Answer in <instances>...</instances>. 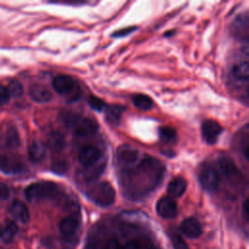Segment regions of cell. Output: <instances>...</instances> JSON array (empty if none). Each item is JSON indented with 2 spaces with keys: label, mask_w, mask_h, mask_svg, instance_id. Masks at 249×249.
Wrapping results in <instances>:
<instances>
[{
  "label": "cell",
  "mask_w": 249,
  "mask_h": 249,
  "mask_svg": "<svg viewBox=\"0 0 249 249\" xmlns=\"http://www.w3.org/2000/svg\"><path fill=\"white\" fill-rule=\"evenodd\" d=\"M201 132L208 144H215L222 132V126L215 121L206 120L201 124Z\"/></svg>",
  "instance_id": "obj_8"
},
{
  "label": "cell",
  "mask_w": 249,
  "mask_h": 249,
  "mask_svg": "<svg viewBox=\"0 0 249 249\" xmlns=\"http://www.w3.org/2000/svg\"><path fill=\"white\" fill-rule=\"evenodd\" d=\"M53 87L59 94H68L76 87L74 79L69 75H57L53 80Z\"/></svg>",
  "instance_id": "obj_10"
},
{
  "label": "cell",
  "mask_w": 249,
  "mask_h": 249,
  "mask_svg": "<svg viewBox=\"0 0 249 249\" xmlns=\"http://www.w3.org/2000/svg\"><path fill=\"white\" fill-rule=\"evenodd\" d=\"M79 224L75 218L66 217L62 219L59 223V231L63 238L66 240V243L69 244L74 238V235L78 230Z\"/></svg>",
  "instance_id": "obj_11"
},
{
  "label": "cell",
  "mask_w": 249,
  "mask_h": 249,
  "mask_svg": "<svg viewBox=\"0 0 249 249\" xmlns=\"http://www.w3.org/2000/svg\"><path fill=\"white\" fill-rule=\"evenodd\" d=\"M159 135L162 142L171 143L176 138V131L170 126H161L159 129Z\"/></svg>",
  "instance_id": "obj_23"
},
{
  "label": "cell",
  "mask_w": 249,
  "mask_h": 249,
  "mask_svg": "<svg viewBox=\"0 0 249 249\" xmlns=\"http://www.w3.org/2000/svg\"><path fill=\"white\" fill-rule=\"evenodd\" d=\"M132 102L136 108L142 111H148L153 107V100L146 94H136L132 98Z\"/></svg>",
  "instance_id": "obj_22"
},
{
  "label": "cell",
  "mask_w": 249,
  "mask_h": 249,
  "mask_svg": "<svg viewBox=\"0 0 249 249\" xmlns=\"http://www.w3.org/2000/svg\"><path fill=\"white\" fill-rule=\"evenodd\" d=\"M199 183L206 192L212 193L218 189L220 177L213 167L207 166L203 168L199 174Z\"/></svg>",
  "instance_id": "obj_5"
},
{
  "label": "cell",
  "mask_w": 249,
  "mask_h": 249,
  "mask_svg": "<svg viewBox=\"0 0 249 249\" xmlns=\"http://www.w3.org/2000/svg\"><path fill=\"white\" fill-rule=\"evenodd\" d=\"M140 245L141 243L138 240H129L122 249H140Z\"/></svg>",
  "instance_id": "obj_32"
},
{
  "label": "cell",
  "mask_w": 249,
  "mask_h": 249,
  "mask_svg": "<svg viewBox=\"0 0 249 249\" xmlns=\"http://www.w3.org/2000/svg\"><path fill=\"white\" fill-rule=\"evenodd\" d=\"M63 166H65V162H62V161H56V162H54L53 163V169L54 170H56V172H64V170H65V167H63Z\"/></svg>",
  "instance_id": "obj_33"
},
{
  "label": "cell",
  "mask_w": 249,
  "mask_h": 249,
  "mask_svg": "<svg viewBox=\"0 0 249 249\" xmlns=\"http://www.w3.org/2000/svg\"><path fill=\"white\" fill-rule=\"evenodd\" d=\"M101 158V152L100 150L93 146V145H88L84 147L78 156L79 162L86 168L93 166Z\"/></svg>",
  "instance_id": "obj_6"
},
{
  "label": "cell",
  "mask_w": 249,
  "mask_h": 249,
  "mask_svg": "<svg viewBox=\"0 0 249 249\" xmlns=\"http://www.w3.org/2000/svg\"><path fill=\"white\" fill-rule=\"evenodd\" d=\"M59 189L53 182H36L24 190V196L29 201H40L48 198H54L58 196Z\"/></svg>",
  "instance_id": "obj_1"
},
{
  "label": "cell",
  "mask_w": 249,
  "mask_h": 249,
  "mask_svg": "<svg viewBox=\"0 0 249 249\" xmlns=\"http://www.w3.org/2000/svg\"><path fill=\"white\" fill-rule=\"evenodd\" d=\"M65 123L72 129L74 135L78 137H87L94 134L98 125L97 123L89 118H83L77 115H69L65 118Z\"/></svg>",
  "instance_id": "obj_2"
},
{
  "label": "cell",
  "mask_w": 249,
  "mask_h": 249,
  "mask_svg": "<svg viewBox=\"0 0 249 249\" xmlns=\"http://www.w3.org/2000/svg\"><path fill=\"white\" fill-rule=\"evenodd\" d=\"M158 214L164 219H171L177 215L178 208L175 200L171 197H161L157 202L156 206Z\"/></svg>",
  "instance_id": "obj_9"
},
{
  "label": "cell",
  "mask_w": 249,
  "mask_h": 249,
  "mask_svg": "<svg viewBox=\"0 0 249 249\" xmlns=\"http://www.w3.org/2000/svg\"><path fill=\"white\" fill-rule=\"evenodd\" d=\"M140 249H156L154 246L150 245V244H146V245H140Z\"/></svg>",
  "instance_id": "obj_34"
},
{
  "label": "cell",
  "mask_w": 249,
  "mask_h": 249,
  "mask_svg": "<svg viewBox=\"0 0 249 249\" xmlns=\"http://www.w3.org/2000/svg\"><path fill=\"white\" fill-rule=\"evenodd\" d=\"M18 231V225L12 220H6L0 226V239L5 243H10Z\"/></svg>",
  "instance_id": "obj_15"
},
{
  "label": "cell",
  "mask_w": 249,
  "mask_h": 249,
  "mask_svg": "<svg viewBox=\"0 0 249 249\" xmlns=\"http://www.w3.org/2000/svg\"><path fill=\"white\" fill-rule=\"evenodd\" d=\"M103 249H122V246L116 238H111L106 242Z\"/></svg>",
  "instance_id": "obj_31"
},
{
  "label": "cell",
  "mask_w": 249,
  "mask_h": 249,
  "mask_svg": "<svg viewBox=\"0 0 249 249\" xmlns=\"http://www.w3.org/2000/svg\"><path fill=\"white\" fill-rule=\"evenodd\" d=\"M231 74L237 80L246 81L248 79V75H249L248 62L247 61H242V62L234 64L231 68Z\"/></svg>",
  "instance_id": "obj_21"
},
{
  "label": "cell",
  "mask_w": 249,
  "mask_h": 249,
  "mask_svg": "<svg viewBox=\"0 0 249 249\" xmlns=\"http://www.w3.org/2000/svg\"><path fill=\"white\" fill-rule=\"evenodd\" d=\"M187 189V182L183 177H175L167 186V194L172 197H180Z\"/></svg>",
  "instance_id": "obj_18"
},
{
  "label": "cell",
  "mask_w": 249,
  "mask_h": 249,
  "mask_svg": "<svg viewBox=\"0 0 249 249\" xmlns=\"http://www.w3.org/2000/svg\"><path fill=\"white\" fill-rule=\"evenodd\" d=\"M135 29H136V27H134V26H130V27L123 28V29H120V30H118V31L114 32V33L112 34V36H113V37H117V38L124 37V36H126V35H128L129 33L133 32Z\"/></svg>",
  "instance_id": "obj_29"
},
{
  "label": "cell",
  "mask_w": 249,
  "mask_h": 249,
  "mask_svg": "<svg viewBox=\"0 0 249 249\" xmlns=\"http://www.w3.org/2000/svg\"><path fill=\"white\" fill-rule=\"evenodd\" d=\"M180 231L189 238H196L201 234V226L199 222L193 217L185 219L180 225Z\"/></svg>",
  "instance_id": "obj_12"
},
{
  "label": "cell",
  "mask_w": 249,
  "mask_h": 249,
  "mask_svg": "<svg viewBox=\"0 0 249 249\" xmlns=\"http://www.w3.org/2000/svg\"><path fill=\"white\" fill-rule=\"evenodd\" d=\"M88 103H89V107L91 109H93L95 111H98V112L103 111L105 109V107L107 106L106 103L102 99H100V98H98V97H96L94 95H90L89 97Z\"/></svg>",
  "instance_id": "obj_26"
},
{
  "label": "cell",
  "mask_w": 249,
  "mask_h": 249,
  "mask_svg": "<svg viewBox=\"0 0 249 249\" xmlns=\"http://www.w3.org/2000/svg\"><path fill=\"white\" fill-rule=\"evenodd\" d=\"M30 98L38 103H46L52 99L51 91L42 85H33L29 89Z\"/></svg>",
  "instance_id": "obj_16"
},
{
  "label": "cell",
  "mask_w": 249,
  "mask_h": 249,
  "mask_svg": "<svg viewBox=\"0 0 249 249\" xmlns=\"http://www.w3.org/2000/svg\"><path fill=\"white\" fill-rule=\"evenodd\" d=\"M105 118L107 122L113 124H118L121 117L123 115V112L124 111V108L118 104H113L105 107Z\"/></svg>",
  "instance_id": "obj_20"
},
{
  "label": "cell",
  "mask_w": 249,
  "mask_h": 249,
  "mask_svg": "<svg viewBox=\"0 0 249 249\" xmlns=\"http://www.w3.org/2000/svg\"><path fill=\"white\" fill-rule=\"evenodd\" d=\"M170 239H171V242L173 244L174 249H189L188 244L186 243V241L179 234H177V233L171 234Z\"/></svg>",
  "instance_id": "obj_27"
},
{
  "label": "cell",
  "mask_w": 249,
  "mask_h": 249,
  "mask_svg": "<svg viewBox=\"0 0 249 249\" xmlns=\"http://www.w3.org/2000/svg\"><path fill=\"white\" fill-rule=\"evenodd\" d=\"M9 212L13 218L22 224H26L30 219V214L27 206L20 200H14L10 206Z\"/></svg>",
  "instance_id": "obj_13"
},
{
  "label": "cell",
  "mask_w": 249,
  "mask_h": 249,
  "mask_svg": "<svg viewBox=\"0 0 249 249\" xmlns=\"http://www.w3.org/2000/svg\"><path fill=\"white\" fill-rule=\"evenodd\" d=\"M2 249H4V248H2Z\"/></svg>",
  "instance_id": "obj_35"
},
{
  "label": "cell",
  "mask_w": 249,
  "mask_h": 249,
  "mask_svg": "<svg viewBox=\"0 0 249 249\" xmlns=\"http://www.w3.org/2000/svg\"><path fill=\"white\" fill-rule=\"evenodd\" d=\"M47 146L51 151L54 153L62 151L65 146L64 135L59 131L51 132L47 137Z\"/></svg>",
  "instance_id": "obj_17"
},
{
  "label": "cell",
  "mask_w": 249,
  "mask_h": 249,
  "mask_svg": "<svg viewBox=\"0 0 249 249\" xmlns=\"http://www.w3.org/2000/svg\"><path fill=\"white\" fill-rule=\"evenodd\" d=\"M6 144L10 148H17L19 145V136L16 128L10 126L6 134Z\"/></svg>",
  "instance_id": "obj_24"
},
{
  "label": "cell",
  "mask_w": 249,
  "mask_h": 249,
  "mask_svg": "<svg viewBox=\"0 0 249 249\" xmlns=\"http://www.w3.org/2000/svg\"><path fill=\"white\" fill-rule=\"evenodd\" d=\"M88 197L95 204L107 207L110 206L116 197L115 190L108 182H101L87 192Z\"/></svg>",
  "instance_id": "obj_3"
},
{
  "label": "cell",
  "mask_w": 249,
  "mask_h": 249,
  "mask_svg": "<svg viewBox=\"0 0 249 249\" xmlns=\"http://www.w3.org/2000/svg\"><path fill=\"white\" fill-rule=\"evenodd\" d=\"M7 89L9 90L10 95L13 96V97H19L23 93V88H22L21 84L17 80H14V81L10 82L9 87Z\"/></svg>",
  "instance_id": "obj_25"
},
{
  "label": "cell",
  "mask_w": 249,
  "mask_h": 249,
  "mask_svg": "<svg viewBox=\"0 0 249 249\" xmlns=\"http://www.w3.org/2000/svg\"><path fill=\"white\" fill-rule=\"evenodd\" d=\"M219 169L221 173L231 183L239 184L242 180V175L240 174L239 169L236 167L234 162L227 157H223L218 161Z\"/></svg>",
  "instance_id": "obj_4"
},
{
  "label": "cell",
  "mask_w": 249,
  "mask_h": 249,
  "mask_svg": "<svg viewBox=\"0 0 249 249\" xmlns=\"http://www.w3.org/2000/svg\"><path fill=\"white\" fill-rule=\"evenodd\" d=\"M9 196H10L9 187L4 183H0V200L7 199Z\"/></svg>",
  "instance_id": "obj_30"
},
{
  "label": "cell",
  "mask_w": 249,
  "mask_h": 249,
  "mask_svg": "<svg viewBox=\"0 0 249 249\" xmlns=\"http://www.w3.org/2000/svg\"><path fill=\"white\" fill-rule=\"evenodd\" d=\"M28 155L32 161H41L46 155V146L41 141H33L28 148Z\"/></svg>",
  "instance_id": "obj_19"
},
{
  "label": "cell",
  "mask_w": 249,
  "mask_h": 249,
  "mask_svg": "<svg viewBox=\"0 0 249 249\" xmlns=\"http://www.w3.org/2000/svg\"><path fill=\"white\" fill-rule=\"evenodd\" d=\"M139 153L130 146H123L117 151L118 163L123 167H131L138 160Z\"/></svg>",
  "instance_id": "obj_7"
},
{
  "label": "cell",
  "mask_w": 249,
  "mask_h": 249,
  "mask_svg": "<svg viewBox=\"0 0 249 249\" xmlns=\"http://www.w3.org/2000/svg\"><path fill=\"white\" fill-rule=\"evenodd\" d=\"M11 95L9 93V90L7 88L0 85V106L5 105L10 101Z\"/></svg>",
  "instance_id": "obj_28"
},
{
  "label": "cell",
  "mask_w": 249,
  "mask_h": 249,
  "mask_svg": "<svg viewBox=\"0 0 249 249\" xmlns=\"http://www.w3.org/2000/svg\"><path fill=\"white\" fill-rule=\"evenodd\" d=\"M23 169L22 163L17 159L0 154V170L6 173H18Z\"/></svg>",
  "instance_id": "obj_14"
}]
</instances>
